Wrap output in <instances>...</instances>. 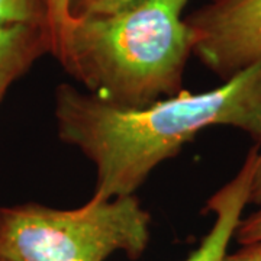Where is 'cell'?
Wrapping results in <instances>:
<instances>
[{"label":"cell","instance_id":"obj_8","mask_svg":"<svg viewBox=\"0 0 261 261\" xmlns=\"http://www.w3.org/2000/svg\"><path fill=\"white\" fill-rule=\"evenodd\" d=\"M140 0H70L71 18L106 16L129 8Z\"/></svg>","mask_w":261,"mask_h":261},{"label":"cell","instance_id":"obj_9","mask_svg":"<svg viewBox=\"0 0 261 261\" xmlns=\"http://www.w3.org/2000/svg\"><path fill=\"white\" fill-rule=\"evenodd\" d=\"M48 29L53 39V54L56 51L58 39L63 35L65 27L70 22V0H47Z\"/></svg>","mask_w":261,"mask_h":261},{"label":"cell","instance_id":"obj_5","mask_svg":"<svg viewBox=\"0 0 261 261\" xmlns=\"http://www.w3.org/2000/svg\"><path fill=\"white\" fill-rule=\"evenodd\" d=\"M260 147L261 144L257 142L248 151L243 166L233 178L207 200L205 212L215 215L214 225L186 261H224L229 241L241 222L244 209L250 203Z\"/></svg>","mask_w":261,"mask_h":261},{"label":"cell","instance_id":"obj_6","mask_svg":"<svg viewBox=\"0 0 261 261\" xmlns=\"http://www.w3.org/2000/svg\"><path fill=\"white\" fill-rule=\"evenodd\" d=\"M47 53H53V39L47 27H0V103L12 83Z\"/></svg>","mask_w":261,"mask_h":261},{"label":"cell","instance_id":"obj_2","mask_svg":"<svg viewBox=\"0 0 261 261\" xmlns=\"http://www.w3.org/2000/svg\"><path fill=\"white\" fill-rule=\"evenodd\" d=\"M187 0H140L106 16L71 18L54 56L87 93L142 108L183 90L193 53Z\"/></svg>","mask_w":261,"mask_h":261},{"label":"cell","instance_id":"obj_13","mask_svg":"<svg viewBox=\"0 0 261 261\" xmlns=\"http://www.w3.org/2000/svg\"><path fill=\"white\" fill-rule=\"evenodd\" d=\"M0 261H5V260H0Z\"/></svg>","mask_w":261,"mask_h":261},{"label":"cell","instance_id":"obj_3","mask_svg":"<svg viewBox=\"0 0 261 261\" xmlns=\"http://www.w3.org/2000/svg\"><path fill=\"white\" fill-rule=\"evenodd\" d=\"M149 225L151 216L135 195H93L75 209L0 207V260L105 261L118 251L137 260L148 247Z\"/></svg>","mask_w":261,"mask_h":261},{"label":"cell","instance_id":"obj_4","mask_svg":"<svg viewBox=\"0 0 261 261\" xmlns=\"http://www.w3.org/2000/svg\"><path fill=\"white\" fill-rule=\"evenodd\" d=\"M186 20L193 53L222 80L261 61V0H212Z\"/></svg>","mask_w":261,"mask_h":261},{"label":"cell","instance_id":"obj_10","mask_svg":"<svg viewBox=\"0 0 261 261\" xmlns=\"http://www.w3.org/2000/svg\"><path fill=\"white\" fill-rule=\"evenodd\" d=\"M237 241L240 244H250L254 241H260L261 240V209L257 211L255 214L248 216L247 219H241V222L238 225L235 235Z\"/></svg>","mask_w":261,"mask_h":261},{"label":"cell","instance_id":"obj_1","mask_svg":"<svg viewBox=\"0 0 261 261\" xmlns=\"http://www.w3.org/2000/svg\"><path fill=\"white\" fill-rule=\"evenodd\" d=\"M60 140L96 170L94 196L134 195L164 160L200 130L232 126L261 142V61L212 90H181L142 108H123L63 83L56 92Z\"/></svg>","mask_w":261,"mask_h":261},{"label":"cell","instance_id":"obj_12","mask_svg":"<svg viewBox=\"0 0 261 261\" xmlns=\"http://www.w3.org/2000/svg\"><path fill=\"white\" fill-rule=\"evenodd\" d=\"M250 203L261 205V147L260 154H258V161H257V170H255V176H254V181H252Z\"/></svg>","mask_w":261,"mask_h":261},{"label":"cell","instance_id":"obj_7","mask_svg":"<svg viewBox=\"0 0 261 261\" xmlns=\"http://www.w3.org/2000/svg\"><path fill=\"white\" fill-rule=\"evenodd\" d=\"M6 25H41L48 28L47 0H0V27Z\"/></svg>","mask_w":261,"mask_h":261},{"label":"cell","instance_id":"obj_11","mask_svg":"<svg viewBox=\"0 0 261 261\" xmlns=\"http://www.w3.org/2000/svg\"><path fill=\"white\" fill-rule=\"evenodd\" d=\"M224 261H261V240L245 244L240 251L226 254Z\"/></svg>","mask_w":261,"mask_h":261}]
</instances>
